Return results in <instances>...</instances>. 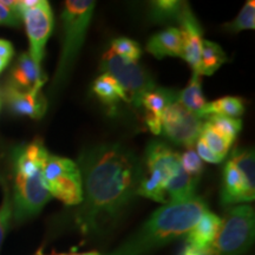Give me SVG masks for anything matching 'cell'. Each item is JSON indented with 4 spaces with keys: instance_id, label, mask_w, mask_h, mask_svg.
Segmentation results:
<instances>
[{
    "instance_id": "obj_27",
    "label": "cell",
    "mask_w": 255,
    "mask_h": 255,
    "mask_svg": "<svg viewBox=\"0 0 255 255\" xmlns=\"http://www.w3.org/2000/svg\"><path fill=\"white\" fill-rule=\"evenodd\" d=\"M205 122L209 126H212L219 133H221L223 137L234 142L235 137L242 129V121L240 119H231L226 116H218V115H210L206 117Z\"/></svg>"
},
{
    "instance_id": "obj_5",
    "label": "cell",
    "mask_w": 255,
    "mask_h": 255,
    "mask_svg": "<svg viewBox=\"0 0 255 255\" xmlns=\"http://www.w3.org/2000/svg\"><path fill=\"white\" fill-rule=\"evenodd\" d=\"M44 186L52 197L66 206L83 202V181L78 164L72 159L47 155L41 169Z\"/></svg>"
},
{
    "instance_id": "obj_15",
    "label": "cell",
    "mask_w": 255,
    "mask_h": 255,
    "mask_svg": "<svg viewBox=\"0 0 255 255\" xmlns=\"http://www.w3.org/2000/svg\"><path fill=\"white\" fill-rule=\"evenodd\" d=\"M145 161L148 170L162 171L169 178L181 168L180 154L158 141H152L146 146Z\"/></svg>"
},
{
    "instance_id": "obj_14",
    "label": "cell",
    "mask_w": 255,
    "mask_h": 255,
    "mask_svg": "<svg viewBox=\"0 0 255 255\" xmlns=\"http://www.w3.org/2000/svg\"><path fill=\"white\" fill-rule=\"evenodd\" d=\"M255 199V193L248 189L244 177L239 173V170L229 161L223 168L222 188L220 194V201L222 206H234L238 203L252 202Z\"/></svg>"
},
{
    "instance_id": "obj_32",
    "label": "cell",
    "mask_w": 255,
    "mask_h": 255,
    "mask_svg": "<svg viewBox=\"0 0 255 255\" xmlns=\"http://www.w3.org/2000/svg\"><path fill=\"white\" fill-rule=\"evenodd\" d=\"M180 163L181 167L188 175L199 178L202 174L203 163L202 159L199 157L196 150L194 148H188L182 155H180Z\"/></svg>"
},
{
    "instance_id": "obj_10",
    "label": "cell",
    "mask_w": 255,
    "mask_h": 255,
    "mask_svg": "<svg viewBox=\"0 0 255 255\" xmlns=\"http://www.w3.org/2000/svg\"><path fill=\"white\" fill-rule=\"evenodd\" d=\"M1 97L8 110L17 116L39 120L47 109V101L41 89L21 91L6 84L1 91Z\"/></svg>"
},
{
    "instance_id": "obj_6",
    "label": "cell",
    "mask_w": 255,
    "mask_h": 255,
    "mask_svg": "<svg viewBox=\"0 0 255 255\" xmlns=\"http://www.w3.org/2000/svg\"><path fill=\"white\" fill-rule=\"evenodd\" d=\"M101 70L120 83L126 94L127 103L129 102L137 108L141 107L143 96L157 87L150 73L141 64L121 58L111 49L102 57Z\"/></svg>"
},
{
    "instance_id": "obj_8",
    "label": "cell",
    "mask_w": 255,
    "mask_h": 255,
    "mask_svg": "<svg viewBox=\"0 0 255 255\" xmlns=\"http://www.w3.org/2000/svg\"><path fill=\"white\" fill-rule=\"evenodd\" d=\"M18 9L30 41L28 53L41 68L46 43L53 30L52 8L46 0H24L18 1Z\"/></svg>"
},
{
    "instance_id": "obj_24",
    "label": "cell",
    "mask_w": 255,
    "mask_h": 255,
    "mask_svg": "<svg viewBox=\"0 0 255 255\" xmlns=\"http://www.w3.org/2000/svg\"><path fill=\"white\" fill-rule=\"evenodd\" d=\"M231 161L244 177L248 189L255 193V157L254 150L240 149L233 152Z\"/></svg>"
},
{
    "instance_id": "obj_30",
    "label": "cell",
    "mask_w": 255,
    "mask_h": 255,
    "mask_svg": "<svg viewBox=\"0 0 255 255\" xmlns=\"http://www.w3.org/2000/svg\"><path fill=\"white\" fill-rule=\"evenodd\" d=\"M111 50L120 56L121 58L129 60V62H138L139 57H141V47L135 40L130 39V38L121 37L116 38L111 43Z\"/></svg>"
},
{
    "instance_id": "obj_38",
    "label": "cell",
    "mask_w": 255,
    "mask_h": 255,
    "mask_svg": "<svg viewBox=\"0 0 255 255\" xmlns=\"http://www.w3.org/2000/svg\"><path fill=\"white\" fill-rule=\"evenodd\" d=\"M0 107H1V104H0Z\"/></svg>"
},
{
    "instance_id": "obj_23",
    "label": "cell",
    "mask_w": 255,
    "mask_h": 255,
    "mask_svg": "<svg viewBox=\"0 0 255 255\" xmlns=\"http://www.w3.org/2000/svg\"><path fill=\"white\" fill-rule=\"evenodd\" d=\"M92 90L103 103L108 105H113L119 101L127 102L126 94L120 83L108 73H103L96 79L92 85Z\"/></svg>"
},
{
    "instance_id": "obj_2",
    "label": "cell",
    "mask_w": 255,
    "mask_h": 255,
    "mask_svg": "<svg viewBox=\"0 0 255 255\" xmlns=\"http://www.w3.org/2000/svg\"><path fill=\"white\" fill-rule=\"evenodd\" d=\"M208 209L199 196L183 202L167 203L155 210L144 225L110 255H146L184 237Z\"/></svg>"
},
{
    "instance_id": "obj_16",
    "label": "cell",
    "mask_w": 255,
    "mask_h": 255,
    "mask_svg": "<svg viewBox=\"0 0 255 255\" xmlns=\"http://www.w3.org/2000/svg\"><path fill=\"white\" fill-rule=\"evenodd\" d=\"M221 222L222 220L218 215L207 209L187 233V244L199 250H208L218 237Z\"/></svg>"
},
{
    "instance_id": "obj_12",
    "label": "cell",
    "mask_w": 255,
    "mask_h": 255,
    "mask_svg": "<svg viewBox=\"0 0 255 255\" xmlns=\"http://www.w3.org/2000/svg\"><path fill=\"white\" fill-rule=\"evenodd\" d=\"M176 90L156 87L142 97L141 107L145 109V123L154 135L162 132V116L167 108L178 101Z\"/></svg>"
},
{
    "instance_id": "obj_29",
    "label": "cell",
    "mask_w": 255,
    "mask_h": 255,
    "mask_svg": "<svg viewBox=\"0 0 255 255\" xmlns=\"http://www.w3.org/2000/svg\"><path fill=\"white\" fill-rule=\"evenodd\" d=\"M0 184H1L2 195L1 205H0V248L2 246V242L5 240L6 234L11 225L12 220V202H11V193H9L7 183L5 182L4 178L0 177Z\"/></svg>"
},
{
    "instance_id": "obj_33",
    "label": "cell",
    "mask_w": 255,
    "mask_h": 255,
    "mask_svg": "<svg viewBox=\"0 0 255 255\" xmlns=\"http://www.w3.org/2000/svg\"><path fill=\"white\" fill-rule=\"evenodd\" d=\"M196 152L201 159L208 162V163H220V162H222V158H220L218 155L210 150L206 143L203 142V139L200 138V137L196 141Z\"/></svg>"
},
{
    "instance_id": "obj_21",
    "label": "cell",
    "mask_w": 255,
    "mask_h": 255,
    "mask_svg": "<svg viewBox=\"0 0 255 255\" xmlns=\"http://www.w3.org/2000/svg\"><path fill=\"white\" fill-rule=\"evenodd\" d=\"M244 111L245 107L240 98L227 96V97L219 98L214 102L207 103L206 107L201 111L200 117L203 121L210 115L226 116L231 117V119H240Z\"/></svg>"
},
{
    "instance_id": "obj_20",
    "label": "cell",
    "mask_w": 255,
    "mask_h": 255,
    "mask_svg": "<svg viewBox=\"0 0 255 255\" xmlns=\"http://www.w3.org/2000/svg\"><path fill=\"white\" fill-rule=\"evenodd\" d=\"M178 102L189 110L190 113L197 115L200 117L201 111L206 107L207 102L202 94V85H201V76L199 73L193 72L189 83L182 91L178 94Z\"/></svg>"
},
{
    "instance_id": "obj_7",
    "label": "cell",
    "mask_w": 255,
    "mask_h": 255,
    "mask_svg": "<svg viewBox=\"0 0 255 255\" xmlns=\"http://www.w3.org/2000/svg\"><path fill=\"white\" fill-rule=\"evenodd\" d=\"M50 193L44 186L40 170L21 173L13 170L12 190V219L15 223H23L38 215L51 200Z\"/></svg>"
},
{
    "instance_id": "obj_3",
    "label": "cell",
    "mask_w": 255,
    "mask_h": 255,
    "mask_svg": "<svg viewBox=\"0 0 255 255\" xmlns=\"http://www.w3.org/2000/svg\"><path fill=\"white\" fill-rule=\"evenodd\" d=\"M95 1L92 0H68L62 13L63 43L62 53L57 66L53 89L57 90L71 73L73 65L81 52L88 28L94 14Z\"/></svg>"
},
{
    "instance_id": "obj_1",
    "label": "cell",
    "mask_w": 255,
    "mask_h": 255,
    "mask_svg": "<svg viewBox=\"0 0 255 255\" xmlns=\"http://www.w3.org/2000/svg\"><path fill=\"white\" fill-rule=\"evenodd\" d=\"M83 202L76 225L84 234L100 233L114 223L137 195L142 164L131 150L110 143L85 150L79 156Z\"/></svg>"
},
{
    "instance_id": "obj_19",
    "label": "cell",
    "mask_w": 255,
    "mask_h": 255,
    "mask_svg": "<svg viewBox=\"0 0 255 255\" xmlns=\"http://www.w3.org/2000/svg\"><path fill=\"white\" fill-rule=\"evenodd\" d=\"M169 181L167 175L158 170H148L145 175H142L137 195H141L156 202L167 205L168 200L165 195V187Z\"/></svg>"
},
{
    "instance_id": "obj_31",
    "label": "cell",
    "mask_w": 255,
    "mask_h": 255,
    "mask_svg": "<svg viewBox=\"0 0 255 255\" xmlns=\"http://www.w3.org/2000/svg\"><path fill=\"white\" fill-rule=\"evenodd\" d=\"M21 15L18 9V1H2L0 0V26L19 27Z\"/></svg>"
},
{
    "instance_id": "obj_4",
    "label": "cell",
    "mask_w": 255,
    "mask_h": 255,
    "mask_svg": "<svg viewBox=\"0 0 255 255\" xmlns=\"http://www.w3.org/2000/svg\"><path fill=\"white\" fill-rule=\"evenodd\" d=\"M255 214L253 207H232L221 222L214 244L209 248L212 255H244L254 242Z\"/></svg>"
},
{
    "instance_id": "obj_13",
    "label": "cell",
    "mask_w": 255,
    "mask_h": 255,
    "mask_svg": "<svg viewBox=\"0 0 255 255\" xmlns=\"http://www.w3.org/2000/svg\"><path fill=\"white\" fill-rule=\"evenodd\" d=\"M46 82L43 70L31 58L28 52H21L9 71L7 85L21 91L41 89Z\"/></svg>"
},
{
    "instance_id": "obj_22",
    "label": "cell",
    "mask_w": 255,
    "mask_h": 255,
    "mask_svg": "<svg viewBox=\"0 0 255 255\" xmlns=\"http://www.w3.org/2000/svg\"><path fill=\"white\" fill-rule=\"evenodd\" d=\"M226 62H227V57H226V53L223 52L221 46L218 45L214 41L203 39L199 75L212 76Z\"/></svg>"
},
{
    "instance_id": "obj_18",
    "label": "cell",
    "mask_w": 255,
    "mask_h": 255,
    "mask_svg": "<svg viewBox=\"0 0 255 255\" xmlns=\"http://www.w3.org/2000/svg\"><path fill=\"white\" fill-rule=\"evenodd\" d=\"M199 178L188 175L182 167L168 181L165 187V195L168 203L183 202L195 197Z\"/></svg>"
},
{
    "instance_id": "obj_28",
    "label": "cell",
    "mask_w": 255,
    "mask_h": 255,
    "mask_svg": "<svg viewBox=\"0 0 255 255\" xmlns=\"http://www.w3.org/2000/svg\"><path fill=\"white\" fill-rule=\"evenodd\" d=\"M229 33H238L244 30H254L255 28V2L254 0H248L240 13L231 23L223 26Z\"/></svg>"
},
{
    "instance_id": "obj_34",
    "label": "cell",
    "mask_w": 255,
    "mask_h": 255,
    "mask_svg": "<svg viewBox=\"0 0 255 255\" xmlns=\"http://www.w3.org/2000/svg\"><path fill=\"white\" fill-rule=\"evenodd\" d=\"M14 55V50L12 44L6 39H0V58L7 60L12 59V57Z\"/></svg>"
},
{
    "instance_id": "obj_37",
    "label": "cell",
    "mask_w": 255,
    "mask_h": 255,
    "mask_svg": "<svg viewBox=\"0 0 255 255\" xmlns=\"http://www.w3.org/2000/svg\"><path fill=\"white\" fill-rule=\"evenodd\" d=\"M7 64H8L7 60H5V59H2V58H0V73H1L2 71H4V69L6 68V65H7Z\"/></svg>"
},
{
    "instance_id": "obj_11",
    "label": "cell",
    "mask_w": 255,
    "mask_h": 255,
    "mask_svg": "<svg viewBox=\"0 0 255 255\" xmlns=\"http://www.w3.org/2000/svg\"><path fill=\"white\" fill-rule=\"evenodd\" d=\"M180 27L181 38H182V57L193 70V72L199 73L201 51H202V27L195 15L191 12L190 6L184 8L177 20Z\"/></svg>"
},
{
    "instance_id": "obj_36",
    "label": "cell",
    "mask_w": 255,
    "mask_h": 255,
    "mask_svg": "<svg viewBox=\"0 0 255 255\" xmlns=\"http://www.w3.org/2000/svg\"><path fill=\"white\" fill-rule=\"evenodd\" d=\"M39 255H44V254H39ZM49 255H102V254L96 251H92V252H85V253H75V252H71V253H51Z\"/></svg>"
},
{
    "instance_id": "obj_25",
    "label": "cell",
    "mask_w": 255,
    "mask_h": 255,
    "mask_svg": "<svg viewBox=\"0 0 255 255\" xmlns=\"http://www.w3.org/2000/svg\"><path fill=\"white\" fill-rule=\"evenodd\" d=\"M150 17L154 21L178 20L184 8L188 6V2L177 1V0H157L150 2Z\"/></svg>"
},
{
    "instance_id": "obj_9",
    "label": "cell",
    "mask_w": 255,
    "mask_h": 255,
    "mask_svg": "<svg viewBox=\"0 0 255 255\" xmlns=\"http://www.w3.org/2000/svg\"><path fill=\"white\" fill-rule=\"evenodd\" d=\"M203 121L197 115L187 110L180 102L171 103L162 116V132L175 144L193 148L199 138Z\"/></svg>"
},
{
    "instance_id": "obj_35",
    "label": "cell",
    "mask_w": 255,
    "mask_h": 255,
    "mask_svg": "<svg viewBox=\"0 0 255 255\" xmlns=\"http://www.w3.org/2000/svg\"><path fill=\"white\" fill-rule=\"evenodd\" d=\"M178 255H212L210 253V250H199V248H195L190 245L186 244V246L183 247V250L180 252Z\"/></svg>"
},
{
    "instance_id": "obj_26",
    "label": "cell",
    "mask_w": 255,
    "mask_h": 255,
    "mask_svg": "<svg viewBox=\"0 0 255 255\" xmlns=\"http://www.w3.org/2000/svg\"><path fill=\"white\" fill-rule=\"evenodd\" d=\"M200 138L203 139L207 146L214 154L219 156L220 158H225L227 156L229 149H231L232 142L228 141L226 137H223L221 133H219L212 126H209L207 122H203L202 130H201Z\"/></svg>"
},
{
    "instance_id": "obj_17",
    "label": "cell",
    "mask_w": 255,
    "mask_h": 255,
    "mask_svg": "<svg viewBox=\"0 0 255 255\" xmlns=\"http://www.w3.org/2000/svg\"><path fill=\"white\" fill-rule=\"evenodd\" d=\"M146 51L156 58L182 57V38L177 27H168L155 33L148 44Z\"/></svg>"
}]
</instances>
